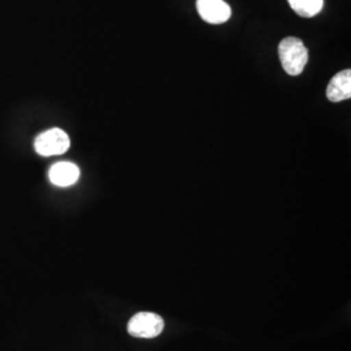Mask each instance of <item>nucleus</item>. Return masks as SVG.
Masks as SVG:
<instances>
[{"label": "nucleus", "mask_w": 351, "mask_h": 351, "mask_svg": "<svg viewBox=\"0 0 351 351\" xmlns=\"http://www.w3.org/2000/svg\"><path fill=\"white\" fill-rule=\"evenodd\" d=\"M163 319L159 315L152 313H139L134 315L128 324L129 335L138 339L158 337L163 332Z\"/></svg>", "instance_id": "obj_2"}, {"label": "nucleus", "mask_w": 351, "mask_h": 351, "mask_svg": "<svg viewBox=\"0 0 351 351\" xmlns=\"http://www.w3.org/2000/svg\"><path fill=\"white\" fill-rule=\"evenodd\" d=\"M291 10L301 17H314L323 10L324 0H288Z\"/></svg>", "instance_id": "obj_7"}, {"label": "nucleus", "mask_w": 351, "mask_h": 351, "mask_svg": "<svg viewBox=\"0 0 351 351\" xmlns=\"http://www.w3.org/2000/svg\"><path fill=\"white\" fill-rule=\"evenodd\" d=\"M51 182L56 186L66 188L77 182L80 177V169L78 167L69 162H60L53 164L50 169Z\"/></svg>", "instance_id": "obj_6"}, {"label": "nucleus", "mask_w": 351, "mask_h": 351, "mask_svg": "<svg viewBox=\"0 0 351 351\" xmlns=\"http://www.w3.org/2000/svg\"><path fill=\"white\" fill-rule=\"evenodd\" d=\"M71 146V139L68 134L62 129H50L38 136L34 147L39 155L42 156H52L62 155L66 152Z\"/></svg>", "instance_id": "obj_3"}, {"label": "nucleus", "mask_w": 351, "mask_h": 351, "mask_svg": "<svg viewBox=\"0 0 351 351\" xmlns=\"http://www.w3.org/2000/svg\"><path fill=\"white\" fill-rule=\"evenodd\" d=\"M326 98L333 103L351 98V71L346 69L335 75L326 88Z\"/></svg>", "instance_id": "obj_5"}, {"label": "nucleus", "mask_w": 351, "mask_h": 351, "mask_svg": "<svg viewBox=\"0 0 351 351\" xmlns=\"http://www.w3.org/2000/svg\"><path fill=\"white\" fill-rule=\"evenodd\" d=\"M278 56L289 75H300L308 62V51L300 38L288 37L278 45Z\"/></svg>", "instance_id": "obj_1"}, {"label": "nucleus", "mask_w": 351, "mask_h": 351, "mask_svg": "<svg viewBox=\"0 0 351 351\" xmlns=\"http://www.w3.org/2000/svg\"><path fill=\"white\" fill-rule=\"evenodd\" d=\"M197 11L206 23L213 25L224 24L232 16V10L224 0H197Z\"/></svg>", "instance_id": "obj_4"}]
</instances>
